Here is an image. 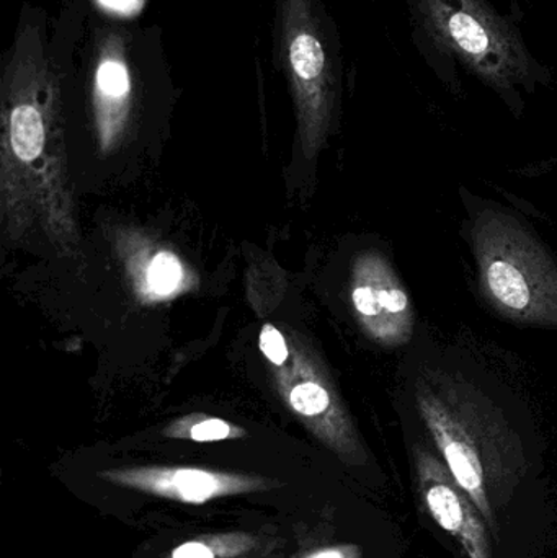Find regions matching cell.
I'll return each instance as SVG.
<instances>
[{
  "mask_svg": "<svg viewBox=\"0 0 557 558\" xmlns=\"http://www.w3.org/2000/svg\"><path fill=\"white\" fill-rule=\"evenodd\" d=\"M405 5L412 45L451 90L460 88L463 71L519 111L523 95L552 82L516 15H504L489 0H405Z\"/></svg>",
  "mask_w": 557,
  "mask_h": 558,
  "instance_id": "cell-1",
  "label": "cell"
},
{
  "mask_svg": "<svg viewBox=\"0 0 557 558\" xmlns=\"http://www.w3.org/2000/svg\"><path fill=\"white\" fill-rule=\"evenodd\" d=\"M414 399L455 481L496 531L497 513L525 472L519 436L502 412L460 374L425 371L415 380Z\"/></svg>",
  "mask_w": 557,
  "mask_h": 558,
  "instance_id": "cell-2",
  "label": "cell"
},
{
  "mask_svg": "<svg viewBox=\"0 0 557 558\" xmlns=\"http://www.w3.org/2000/svg\"><path fill=\"white\" fill-rule=\"evenodd\" d=\"M471 235L491 302L512 320L557 328V267L542 245L496 211L483 213Z\"/></svg>",
  "mask_w": 557,
  "mask_h": 558,
  "instance_id": "cell-3",
  "label": "cell"
},
{
  "mask_svg": "<svg viewBox=\"0 0 557 558\" xmlns=\"http://www.w3.org/2000/svg\"><path fill=\"white\" fill-rule=\"evenodd\" d=\"M281 64L298 97L313 114L323 113L337 84L339 59L327 39L314 0H280Z\"/></svg>",
  "mask_w": 557,
  "mask_h": 558,
  "instance_id": "cell-4",
  "label": "cell"
},
{
  "mask_svg": "<svg viewBox=\"0 0 557 558\" xmlns=\"http://www.w3.org/2000/svg\"><path fill=\"white\" fill-rule=\"evenodd\" d=\"M414 464L419 495L435 523L460 544L468 558H493L486 521L444 459L417 446Z\"/></svg>",
  "mask_w": 557,
  "mask_h": 558,
  "instance_id": "cell-5",
  "label": "cell"
},
{
  "mask_svg": "<svg viewBox=\"0 0 557 558\" xmlns=\"http://www.w3.org/2000/svg\"><path fill=\"white\" fill-rule=\"evenodd\" d=\"M110 484L186 505L267 490L262 478L193 468H144L101 474Z\"/></svg>",
  "mask_w": 557,
  "mask_h": 558,
  "instance_id": "cell-6",
  "label": "cell"
},
{
  "mask_svg": "<svg viewBox=\"0 0 557 558\" xmlns=\"http://www.w3.org/2000/svg\"><path fill=\"white\" fill-rule=\"evenodd\" d=\"M352 299L356 312L376 340L391 347L411 340L415 325L414 307L388 262L372 257L360 267Z\"/></svg>",
  "mask_w": 557,
  "mask_h": 558,
  "instance_id": "cell-7",
  "label": "cell"
},
{
  "mask_svg": "<svg viewBox=\"0 0 557 558\" xmlns=\"http://www.w3.org/2000/svg\"><path fill=\"white\" fill-rule=\"evenodd\" d=\"M5 77L19 87L23 100L16 101L10 111V144L13 153L23 162H32L41 154L45 146V121L38 105L29 101L22 72L13 59L5 68Z\"/></svg>",
  "mask_w": 557,
  "mask_h": 558,
  "instance_id": "cell-8",
  "label": "cell"
},
{
  "mask_svg": "<svg viewBox=\"0 0 557 558\" xmlns=\"http://www.w3.org/2000/svg\"><path fill=\"white\" fill-rule=\"evenodd\" d=\"M291 405L304 416L323 415L329 410L330 396L319 384H300L291 390Z\"/></svg>",
  "mask_w": 557,
  "mask_h": 558,
  "instance_id": "cell-9",
  "label": "cell"
},
{
  "mask_svg": "<svg viewBox=\"0 0 557 558\" xmlns=\"http://www.w3.org/2000/svg\"><path fill=\"white\" fill-rule=\"evenodd\" d=\"M180 278H182V267H180L179 260L166 252L154 258L149 271H147L150 288L159 294L172 292L179 286Z\"/></svg>",
  "mask_w": 557,
  "mask_h": 558,
  "instance_id": "cell-10",
  "label": "cell"
},
{
  "mask_svg": "<svg viewBox=\"0 0 557 558\" xmlns=\"http://www.w3.org/2000/svg\"><path fill=\"white\" fill-rule=\"evenodd\" d=\"M261 348L271 363L283 364L287 361L288 348L283 335L271 325H265L264 330H262Z\"/></svg>",
  "mask_w": 557,
  "mask_h": 558,
  "instance_id": "cell-11",
  "label": "cell"
},
{
  "mask_svg": "<svg viewBox=\"0 0 557 558\" xmlns=\"http://www.w3.org/2000/svg\"><path fill=\"white\" fill-rule=\"evenodd\" d=\"M231 426L222 420H205V422L196 423L190 428V438L193 441H221V439L231 438Z\"/></svg>",
  "mask_w": 557,
  "mask_h": 558,
  "instance_id": "cell-12",
  "label": "cell"
},
{
  "mask_svg": "<svg viewBox=\"0 0 557 558\" xmlns=\"http://www.w3.org/2000/svg\"><path fill=\"white\" fill-rule=\"evenodd\" d=\"M170 558H219L218 546L203 541H190L175 547Z\"/></svg>",
  "mask_w": 557,
  "mask_h": 558,
  "instance_id": "cell-13",
  "label": "cell"
},
{
  "mask_svg": "<svg viewBox=\"0 0 557 558\" xmlns=\"http://www.w3.org/2000/svg\"><path fill=\"white\" fill-rule=\"evenodd\" d=\"M304 558H359L353 547H326Z\"/></svg>",
  "mask_w": 557,
  "mask_h": 558,
  "instance_id": "cell-14",
  "label": "cell"
},
{
  "mask_svg": "<svg viewBox=\"0 0 557 558\" xmlns=\"http://www.w3.org/2000/svg\"><path fill=\"white\" fill-rule=\"evenodd\" d=\"M105 5L114 10H131L133 7L140 5L141 0H101Z\"/></svg>",
  "mask_w": 557,
  "mask_h": 558,
  "instance_id": "cell-15",
  "label": "cell"
}]
</instances>
